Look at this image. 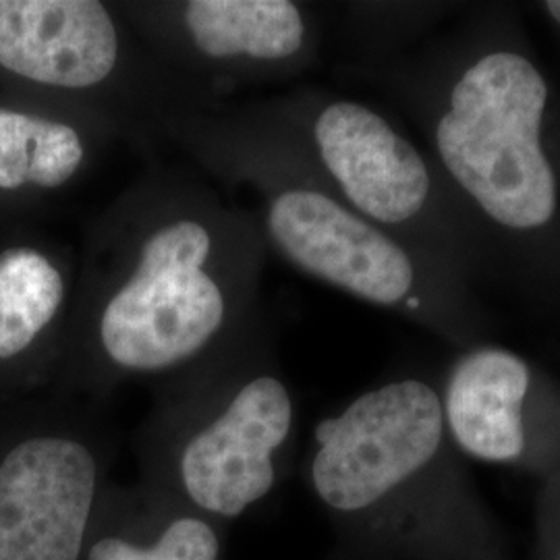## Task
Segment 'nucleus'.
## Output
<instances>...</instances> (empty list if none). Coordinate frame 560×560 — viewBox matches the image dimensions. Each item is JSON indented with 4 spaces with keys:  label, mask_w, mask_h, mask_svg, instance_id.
I'll use <instances>...</instances> for the list:
<instances>
[{
    "label": "nucleus",
    "mask_w": 560,
    "mask_h": 560,
    "mask_svg": "<svg viewBox=\"0 0 560 560\" xmlns=\"http://www.w3.org/2000/svg\"><path fill=\"white\" fill-rule=\"evenodd\" d=\"M268 256L256 214L196 166L148 162L88 224L65 386L108 405L210 360L260 318Z\"/></svg>",
    "instance_id": "obj_1"
},
{
    "label": "nucleus",
    "mask_w": 560,
    "mask_h": 560,
    "mask_svg": "<svg viewBox=\"0 0 560 560\" xmlns=\"http://www.w3.org/2000/svg\"><path fill=\"white\" fill-rule=\"evenodd\" d=\"M457 453L441 390L402 376L316 423L303 481L349 560H513Z\"/></svg>",
    "instance_id": "obj_2"
},
{
    "label": "nucleus",
    "mask_w": 560,
    "mask_h": 560,
    "mask_svg": "<svg viewBox=\"0 0 560 560\" xmlns=\"http://www.w3.org/2000/svg\"><path fill=\"white\" fill-rule=\"evenodd\" d=\"M298 430V399L261 312L217 355L152 386L133 436L138 481L231 527L279 494Z\"/></svg>",
    "instance_id": "obj_3"
},
{
    "label": "nucleus",
    "mask_w": 560,
    "mask_h": 560,
    "mask_svg": "<svg viewBox=\"0 0 560 560\" xmlns=\"http://www.w3.org/2000/svg\"><path fill=\"white\" fill-rule=\"evenodd\" d=\"M0 69L108 120L148 162L198 101L138 40L115 0H0Z\"/></svg>",
    "instance_id": "obj_4"
},
{
    "label": "nucleus",
    "mask_w": 560,
    "mask_h": 560,
    "mask_svg": "<svg viewBox=\"0 0 560 560\" xmlns=\"http://www.w3.org/2000/svg\"><path fill=\"white\" fill-rule=\"evenodd\" d=\"M546 104L540 69L499 50L463 71L436 122L434 143L448 175L511 231H536L557 214V175L541 148Z\"/></svg>",
    "instance_id": "obj_5"
},
{
    "label": "nucleus",
    "mask_w": 560,
    "mask_h": 560,
    "mask_svg": "<svg viewBox=\"0 0 560 560\" xmlns=\"http://www.w3.org/2000/svg\"><path fill=\"white\" fill-rule=\"evenodd\" d=\"M141 46L198 101L291 80L316 59L318 27L295 0H115Z\"/></svg>",
    "instance_id": "obj_6"
},
{
    "label": "nucleus",
    "mask_w": 560,
    "mask_h": 560,
    "mask_svg": "<svg viewBox=\"0 0 560 560\" xmlns=\"http://www.w3.org/2000/svg\"><path fill=\"white\" fill-rule=\"evenodd\" d=\"M117 455L108 405L92 400L13 442L0 455V560H81Z\"/></svg>",
    "instance_id": "obj_7"
},
{
    "label": "nucleus",
    "mask_w": 560,
    "mask_h": 560,
    "mask_svg": "<svg viewBox=\"0 0 560 560\" xmlns=\"http://www.w3.org/2000/svg\"><path fill=\"white\" fill-rule=\"evenodd\" d=\"M351 210L397 235L432 196L420 150L376 108L310 92L247 101Z\"/></svg>",
    "instance_id": "obj_8"
},
{
    "label": "nucleus",
    "mask_w": 560,
    "mask_h": 560,
    "mask_svg": "<svg viewBox=\"0 0 560 560\" xmlns=\"http://www.w3.org/2000/svg\"><path fill=\"white\" fill-rule=\"evenodd\" d=\"M448 439L460 455L534 471L560 474V399L529 363L506 349L463 355L441 393Z\"/></svg>",
    "instance_id": "obj_9"
},
{
    "label": "nucleus",
    "mask_w": 560,
    "mask_h": 560,
    "mask_svg": "<svg viewBox=\"0 0 560 560\" xmlns=\"http://www.w3.org/2000/svg\"><path fill=\"white\" fill-rule=\"evenodd\" d=\"M119 131L62 102L0 104V194H57L96 168Z\"/></svg>",
    "instance_id": "obj_10"
},
{
    "label": "nucleus",
    "mask_w": 560,
    "mask_h": 560,
    "mask_svg": "<svg viewBox=\"0 0 560 560\" xmlns=\"http://www.w3.org/2000/svg\"><path fill=\"white\" fill-rule=\"evenodd\" d=\"M226 532L141 481H113L81 560H226Z\"/></svg>",
    "instance_id": "obj_11"
},
{
    "label": "nucleus",
    "mask_w": 560,
    "mask_h": 560,
    "mask_svg": "<svg viewBox=\"0 0 560 560\" xmlns=\"http://www.w3.org/2000/svg\"><path fill=\"white\" fill-rule=\"evenodd\" d=\"M80 260L36 243L0 249V365L38 355L62 361Z\"/></svg>",
    "instance_id": "obj_12"
},
{
    "label": "nucleus",
    "mask_w": 560,
    "mask_h": 560,
    "mask_svg": "<svg viewBox=\"0 0 560 560\" xmlns=\"http://www.w3.org/2000/svg\"><path fill=\"white\" fill-rule=\"evenodd\" d=\"M536 559L560 560V474L544 481L536 502Z\"/></svg>",
    "instance_id": "obj_13"
},
{
    "label": "nucleus",
    "mask_w": 560,
    "mask_h": 560,
    "mask_svg": "<svg viewBox=\"0 0 560 560\" xmlns=\"http://www.w3.org/2000/svg\"><path fill=\"white\" fill-rule=\"evenodd\" d=\"M544 9H546V13H548L552 20L560 23V0H550V2H546V4H544Z\"/></svg>",
    "instance_id": "obj_14"
},
{
    "label": "nucleus",
    "mask_w": 560,
    "mask_h": 560,
    "mask_svg": "<svg viewBox=\"0 0 560 560\" xmlns=\"http://www.w3.org/2000/svg\"><path fill=\"white\" fill-rule=\"evenodd\" d=\"M328 560H349L347 559V557H342V555H339V552H337V550H335V552H332V555H330V559Z\"/></svg>",
    "instance_id": "obj_15"
}]
</instances>
